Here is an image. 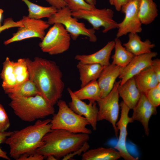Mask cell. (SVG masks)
I'll list each match as a JSON object with an SVG mask.
<instances>
[{
	"label": "cell",
	"instance_id": "obj_30",
	"mask_svg": "<svg viewBox=\"0 0 160 160\" xmlns=\"http://www.w3.org/2000/svg\"><path fill=\"white\" fill-rule=\"evenodd\" d=\"M72 12L80 10H89L95 8V6L88 3L85 0H63Z\"/></svg>",
	"mask_w": 160,
	"mask_h": 160
},
{
	"label": "cell",
	"instance_id": "obj_27",
	"mask_svg": "<svg viewBox=\"0 0 160 160\" xmlns=\"http://www.w3.org/2000/svg\"><path fill=\"white\" fill-rule=\"evenodd\" d=\"M24 2L28 8L29 17L35 19H41L44 18H48L55 13L57 9L51 6L45 7L33 3L28 0H21Z\"/></svg>",
	"mask_w": 160,
	"mask_h": 160
},
{
	"label": "cell",
	"instance_id": "obj_33",
	"mask_svg": "<svg viewBox=\"0 0 160 160\" xmlns=\"http://www.w3.org/2000/svg\"><path fill=\"white\" fill-rule=\"evenodd\" d=\"M23 26L21 19L18 21L15 22L12 18H8L4 20L3 25L0 27V33L3 31L9 28H18Z\"/></svg>",
	"mask_w": 160,
	"mask_h": 160
},
{
	"label": "cell",
	"instance_id": "obj_41",
	"mask_svg": "<svg viewBox=\"0 0 160 160\" xmlns=\"http://www.w3.org/2000/svg\"><path fill=\"white\" fill-rule=\"evenodd\" d=\"M47 160H57V159L52 155H49L47 156L46 158Z\"/></svg>",
	"mask_w": 160,
	"mask_h": 160
},
{
	"label": "cell",
	"instance_id": "obj_1",
	"mask_svg": "<svg viewBox=\"0 0 160 160\" xmlns=\"http://www.w3.org/2000/svg\"><path fill=\"white\" fill-rule=\"evenodd\" d=\"M26 60L29 79L41 94L54 105L61 98L64 87L59 67L54 61L38 57Z\"/></svg>",
	"mask_w": 160,
	"mask_h": 160
},
{
	"label": "cell",
	"instance_id": "obj_17",
	"mask_svg": "<svg viewBox=\"0 0 160 160\" xmlns=\"http://www.w3.org/2000/svg\"><path fill=\"white\" fill-rule=\"evenodd\" d=\"M114 40L108 41L101 49L93 54L77 55L75 59L79 62L86 64H98L103 66L110 64V59L112 52L114 48Z\"/></svg>",
	"mask_w": 160,
	"mask_h": 160
},
{
	"label": "cell",
	"instance_id": "obj_16",
	"mask_svg": "<svg viewBox=\"0 0 160 160\" xmlns=\"http://www.w3.org/2000/svg\"><path fill=\"white\" fill-rule=\"evenodd\" d=\"M124 68L112 63L105 66L102 70L97 82L101 92V98L107 95L113 89L116 80Z\"/></svg>",
	"mask_w": 160,
	"mask_h": 160
},
{
	"label": "cell",
	"instance_id": "obj_9",
	"mask_svg": "<svg viewBox=\"0 0 160 160\" xmlns=\"http://www.w3.org/2000/svg\"><path fill=\"white\" fill-rule=\"evenodd\" d=\"M114 12L110 9H98L96 7L89 10H80L72 12V16L78 19L87 20L95 30L100 29L102 27L103 33H105L110 31L117 28L118 23L113 19Z\"/></svg>",
	"mask_w": 160,
	"mask_h": 160
},
{
	"label": "cell",
	"instance_id": "obj_29",
	"mask_svg": "<svg viewBox=\"0 0 160 160\" xmlns=\"http://www.w3.org/2000/svg\"><path fill=\"white\" fill-rule=\"evenodd\" d=\"M13 64L17 87L29 79V73L26 58H20L15 62L13 61Z\"/></svg>",
	"mask_w": 160,
	"mask_h": 160
},
{
	"label": "cell",
	"instance_id": "obj_20",
	"mask_svg": "<svg viewBox=\"0 0 160 160\" xmlns=\"http://www.w3.org/2000/svg\"><path fill=\"white\" fill-rule=\"evenodd\" d=\"M82 87L98 79L105 66L98 64H86L79 62L76 65Z\"/></svg>",
	"mask_w": 160,
	"mask_h": 160
},
{
	"label": "cell",
	"instance_id": "obj_28",
	"mask_svg": "<svg viewBox=\"0 0 160 160\" xmlns=\"http://www.w3.org/2000/svg\"><path fill=\"white\" fill-rule=\"evenodd\" d=\"M5 93L8 95L28 97L41 95L34 83L30 79L15 88Z\"/></svg>",
	"mask_w": 160,
	"mask_h": 160
},
{
	"label": "cell",
	"instance_id": "obj_19",
	"mask_svg": "<svg viewBox=\"0 0 160 160\" xmlns=\"http://www.w3.org/2000/svg\"><path fill=\"white\" fill-rule=\"evenodd\" d=\"M136 33H129L128 41L122 45L129 52L135 56L151 52V49L155 46L148 39L143 41Z\"/></svg>",
	"mask_w": 160,
	"mask_h": 160
},
{
	"label": "cell",
	"instance_id": "obj_4",
	"mask_svg": "<svg viewBox=\"0 0 160 160\" xmlns=\"http://www.w3.org/2000/svg\"><path fill=\"white\" fill-rule=\"evenodd\" d=\"M8 96L11 100L9 106L15 114L24 121L32 122L55 113L54 105L41 95L28 97Z\"/></svg>",
	"mask_w": 160,
	"mask_h": 160
},
{
	"label": "cell",
	"instance_id": "obj_10",
	"mask_svg": "<svg viewBox=\"0 0 160 160\" xmlns=\"http://www.w3.org/2000/svg\"><path fill=\"white\" fill-rule=\"evenodd\" d=\"M140 0H128L121 7V11L124 14L123 20L118 23L116 38H119L129 33H140L142 31L138 17Z\"/></svg>",
	"mask_w": 160,
	"mask_h": 160
},
{
	"label": "cell",
	"instance_id": "obj_14",
	"mask_svg": "<svg viewBox=\"0 0 160 160\" xmlns=\"http://www.w3.org/2000/svg\"><path fill=\"white\" fill-rule=\"evenodd\" d=\"M156 52L135 56L130 63L124 68L119 76L121 85L129 79L134 77L145 68L151 66L152 59L157 55Z\"/></svg>",
	"mask_w": 160,
	"mask_h": 160
},
{
	"label": "cell",
	"instance_id": "obj_35",
	"mask_svg": "<svg viewBox=\"0 0 160 160\" xmlns=\"http://www.w3.org/2000/svg\"><path fill=\"white\" fill-rule=\"evenodd\" d=\"M13 132L5 131L0 133V145L1 144L4 143L5 140ZM0 158L7 160H10V158L8 156L7 152L3 151L0 146Z\"/></svg>",
	"mask_w": 160,
	"mask_h": 160
},
{
	"label": "cell",
	"instance_id": "obj_21",
	"mask_svg": "<svg viewBox=\"0 0 160 160\" xmlns=\"http://www.w3.org/2000/svg\"><path fill=\"white\" fill-rule=\"evenodd\" d=\"M136 86L141 93H145L160 83L151 66L134 76Z\"/></svg>",
	"mask_w": 160,
	"mask_h": 160
},
{
	"label": "cell",
	"instance_id": "obj_12",
	"mask_svg": "<svg viewBox=\"0 0 160 160\" xmlns=\"http://www.w3.org/2000/svg\"><path fill=\"white\" fill-rule=\"evenodd\" d=\"M120 106L121 108L120 117L116 124L119 131V135L117 143L114 148L119 152L121 157L124 160H137V158L134 157L129 153L126 147L127 126L129 123L133 122L131 117L129 116L130 109L123 101L120 103Z\"/></svg>",
	"mask_w": 160,
	"mask_h": 160
},
{
	"label": "cell",
	"instance_id": "obj_42",
	"mask_svg": "<svg viewBox=\"0 0 160 160\" xmlns=\"http://www.w3.org/2000/svg\"><path fill=\"white\" fill-rule=\"evenodd\" d=\"M4 10L1 9H0V27L1 26V21L2 18Z\"/></svg>",
	"mask_w": 160,
	"mask_h": 160
},
{
	"label": "cell",
	"instance_id": "obj_38",
	"mask_svg": "<svg viewBox=\"0 0 160 160\" xmlns=\"http://www.w3.org/2000/svg\"><path fill=\"white\" fill-rule=\"evenodd\" d=\"M51 6L57 9L67 6L66 4L63 0H45Z\"/></svg>",
	"mask_w": 160,
	"mask_h": 160
},
{
	"label": "cell",
	"instance_id": "obj_8",
	"mask_svg": "<svg viewBox=\"0 0 160 160\" xmlns=\"http://www.w3.org/2000/svg\"><path fill=\"white\" fill-rule=\"evenodd\" d=\"M120 82V80L116 81L110 92L105 97L100 98L97 101L99 107L97 121L105 120L111 123L117 139L119 130L116 124L118 120L119 112V96L118 88Z\"/></svg>",
	"mask_w": 160,
	"mask_h": 160
},
{
	"label": "cell",
	"instance_id": "obj_36",
	"mask_svg": "<svg viewBox=\"0 0 160 160\" xmlns=\"http://www.w3.org/2000/svg\"><path fill=\"white\" fill-rule=\"evenodd\" d=\"M44 159L43 156L36 152L22 155L17 160H43Z\"/></svg>",
	"mask_w": 160,
	"mask_h": 160
},
{
	"label": "cell",
	"instance_id": "obj_5",
	"mask_svg": "<svg viewBox=\"0 0 160 160\" xmlns=\"http://www.w3.org/2000/svg\"><path fill=\"white\" fill-rule=\"evenodd\" d=\"M57 103L58 111L53 115L51 121L52 129H64L75 133H92L91 130L86 127L89 124L85 117L75 113L63 100L60 99Z\"/></svg>",
	"mask_w": 160,
	"mask_h": 160
},
{
	"label": "cell",
	"instance_id": "obj_24",
	"mask_svg": "<svg viewBox=\"0 0 160 160\" xmlns=\"http://www.w3.org/2000/svg\"><path fill=\"white\" fill-rule=\"evenodd\" d=\"M79 99L88 100L93 103L101 98V92L97 81H92L79 89L73 92Z\"/></svg>",
	"mask_w": 160,
	"mask_h": 160
},
{
	"label": "cell",
	"instance_id": "obj_22",
	"mask_svg": "<svg viewBox=\"0 0 160 160\" xmlns=\"http://www.w3.org/2000/svg\"><path fill=\"white\" fill-rule=\"evenodd\" d=\"M121 157L120 153L111 148L103 147L88 150L83 153L82 160H117Z\"/></svg>",
	"mask_w": 160,
	"mask_h": 160
},
{
	"label": "cell",
	"instance_id": "obj_37",
	"mask_svg": "<svg viewBox=\"0 0 160 160\" xmlns=\"http://www.w3.org/2000/svg\"><path fill=\"white\" fill-rule=\"evenodd\" d=\"M151 66L160 82V59L156 58L153 60Z\"/></svg>",
	"mask_w": 160,
	"mask_h": 160
},
{
	"label": "cell",
	"instance_id": "obj_39",
	"mask_svg": "<svg viewBox=\"0 0 160 160\" xmlns=\"http://www.w3.org/2000/svg\"><path fill=\"white\" fill-rule=\"evenodd\" d=\"M128 0H109L110 4L114 7L116 10L120 11L122 7L125 4Z\"/></svg>",
	"mask_w": 160,
	"mask_h": 160
},
{
	"label": "cell",
	"instance_id": "obj_13",
	"mask_svg": "<svg viewBox=\"0 0 160 160\" xmlns=\"http://www.w3.org/2000/svg\"><path fill=\"white\" fill-rule=\"evenodd\" d=\"M71 101L68 103L69 107L75 113L78 115L83 116L87 120L92 129H97V116L98 108L96 102L88 104L79 99L69 88L67 89Z\"/></svg>",
	"mask_w": 160,
	"mask_h": 160
},
{
	"label": "cell",
	"instance_id": "obj_3",
	"mask_svg": "<svg viewBox=\"0 0 160 160\" xmlns=\"http://www.w3.org/2000/svg\"><path fill=\"white\" fill-rule=\"evenodd\" d=\"M89 135L75 133L59 129H53L43 137L42 145L36 153L43 156L44 158L52 155L57 160L80 148L89 139Z\"/></svg>",
	"mask_w": 160,
	"mask_h": 160
},
{
	"label": "cell",
	"instance_id": "obj_18",
	"mask_svg": "<svg viewBox=\"0 0 160 160\" xmlns=\"http://www.w3.org/2000/svg\"><path fill=\"white\" fill-rule=\"evenodd\" d=\"M118 91L122 101L130 109H132L136 105L141 94L136 86L134 77L119 85Z\"/></svg>",
	"mask_w": 160,
	"mask_h": 160
},
{
	"label": "cell",
	"instance_id": "obj_31",
	"mask_svg": "<svg viewBox=\"0 0 160 160\" xmlns=\"http://www.w3.org/2000/svg\"><path fill=\"white\" fill-rule=\"evenodd\" d=\"M144 93L148 100L153 105L157 107L160 105V83Z\"/></svg>",
	"mask_w": 160,
	"mask_h": 160
},
{
	"label": "cell",
	"instance_id": "obj_26",
	"mask_svg": "<svg viewBox=\"0 0 160 160\" xmlns=\"http://www.w3.org/2000/svg\"><path fill=\"white\" fill-rule=\"evenodd\" d=\"M2 80V87L5 92L15 88L17 83L14 71L13 61L7 57L3 63V67L0 74Z\"/></svg>",
	"mask_w": 160,
	"mask_h": 160
},
{
	"label": "cell",
	"instance_id": "obj_23",
	"mask_svg": "<svg viewBox=\"0 0 160 160\" xmlns=\"http://www.w3.org/2000/svg\"><path fill=\"white\" fill-rule=\"evenodd\" d=\"M158 11L153 0H140L138 17L142 24L148 25L153 22L158 15Z\"/></svg>",
	"mask_w": 160,
	"mask_h": 160
},
{
	"label": "cell",
	"instance_id": "obj_6",
	"mask_svg": "<svg viewBox=\"0 0 160 160\" xmlns=\"http://www.w3.org/2000/svg\"><path fill=\"white\" fill-rule=\"evenodd\" d=\"M71 13L66 6L57 9L55 13L48 18L47 22L50 25L56 23L62 24L74 40H76L80 36L83 35L88 37L90 41L96 42L97 39L95 30L92 28H87L85 24L79 22L78 19L73 17Z\"/></svg>",
	"mask_w": 160,
	"mask_h": 160
},
{
	"label": "cell",
	"instance_id": "obj_15",
	"mask_svg": "<svg viewBox=\"0 0 160 160\" xmlns=\"http://www.w3.org/2000/svg\"><path fill=\"white\" fill-rule=\"evenodd\" d=\"M156 108L149 102L145 93H141L139 100L132 109L133 112L131 117L132 120L141 123L147 136L149 133L148 124L150 119L152 115L156 114Z\"/></svg>",
	"mask_w": 160,
	"mask_h": 160
},
{
	"label": "cell",
	"instance_id": "obj_32",
	"mask_svg": "<svg viewBox=\"0 0 160 160\" xmlns=\"http://www.w3.org/2000/svg\"><path fill=\"white\" fill-rule=\"evenodd\" d=\"M10 126L9 120L3 105L0 104V133L6 131Z\"/></svg>",
	"mask_w": 160,
	"mask_h": 160
},
{
	"label": "cell",
	"instance_id": "obj_34",
	"mask_svg": "<svg viewBox=\"0 0 160 160\" xmlns=\"http://www.w3.org/2000/svg\"><path fill=\"white\" fill-rule=\"evenodd\" d=\"M89 148V145L87 142H85L79 149L74 152L70 153L63 157V160H70L75 155H79L82 153H84L88 150Z\"/></svg>",
	"mask_w": 160,
	"mask_h": 160
},
{
	"label": "cell",
	"instance_id": "obj_11",
	"mask_svg": "<svg viewBox=\"0 0 160 160\" xmlns=\"http://www.w3.org/2000/svg\"><path fill=\"white\" fill-rule=\"evenodd\" d=\"M21 20L23 26L18 28L12 37L4 42L5 45L32 38H38L41 40L46 34L45 30L50 26L47 22L27 16H23Z\"/></svg>",
	"mask_w": 160,
	"mask_h": 160
},
{
	"label": "cell",
	"instance_id": "obj_40",
	"mask_svg": "<svg viewBox=\"0 0 160 160\" xmlns=\"http://www.w3.org/2000/svg\"><path fill=\"white\" fill-rule=\"evenodd\" d=\"M89 4L94 6L96 4V0H85Z\"/></svg>",
	"mask_w": 160,
	"mask_h": 160
},
{
	"label": "cell",
	"instance_id": "obj_25",
	"mask_svg": "<svg viewBox=\"0 0 160 160\" xmlns=\"http://www.w3.org/2000/svg\"><path fill=\"white\" fill-rule=\"evenodd\" d=\"M114 41L115 53L111 57L113 59L112 63L124 68L135 56L123 46L119 38L116 37Z\"/></svg>",
	"mask_w": 160,
	"mask_h": 160
},
{
	"label": "cell",
	"instance_id": "obj_2",
	"mask_svg": "<svg viewBox=\"0 0 160 160\" xmlns=\"http://www.w3.org/2000/svg\"><path fill=\"white\" fill-rule=\"evenodd\" d=\"M51 121L38 119L33 125L13 132L4 142L9 147L10 156L17 160L23 155L36 153L43 144V137L52 129Z\"/></svg>",
	"mask_w": 160,
	"mask_h": 160
},
{
	"label": "cell",
	"instance_id": "obj_7",
	"mask_svg": "<svg viewBox=\"0 0 160 160\" xmlns=\"http://www.w3.org/2000/svg\"><path fill=\"white\" fill-rule=\"evenodd\" d=\"M71 39L64 26L61 23H56L49 29L39 45L43 52L56 55L69 49Z\"/></svg>",
	"mask_w": 160,
	"mask_h": 160
}]
</instances>
